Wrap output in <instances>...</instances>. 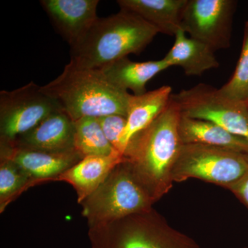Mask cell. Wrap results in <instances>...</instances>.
Here are the masks:
<instances>
[{
    "instance_id": "14",
    "label": "cell",
    "mask_w": 248,
    "mask_h": 248,
    "mask_svg": "<svg viewBox=\"0 0 248 248\" xmlns=\"http://www.w3.org/2000/svg\"><path fill=\"white\" fill-rule=\"evenodd\" d=\"M123 160L124 156L119 153L107 156H86L61 174L56 181L71 184L76 190L80 203L102 185L112 170Z\"/></svg>"
},
{
    "instance_id": "2",
    "label": "cell",
    "mask_w": 248,
    "mask_h": 248,
    "mask_svg": "<svg viewBox=\"0 0 248 248\" xmlns=\"http://www.w3.org/2000/svg\"><path fill=\"white\" fill-rule=\"evenodd\" d=\"M158 31L130 11L120 9L107 17H98L93 27L71 47V63L99 69L112 62L141 53Z\"/></svg>"
},
{
    "instance_id": "15",
    "label": "cell",
    "mask_w": 248,
    "mask_h": 248,
    "mask_svg": "<svg viewBox=\"0 0 248 248\" xmlns=\"http://www.w3.org/2000/svg\"><path fill=\"white\" fill-rule=\"evenodd\" d=\"M169 68L170 67L164 58L156 61L138 62L124 58L99 69L109 83L117 89L124 92L130 90L134 95H141L147 92V83Z\"/></svg>"
},
{
    "instance_id": "1",
    "label": "cell",
    "mask_w": 248,
    "mask_h": 248,
    "mask_svg": "<svg viewBox=\"0 0 248 248\" xmlns=\"http://www.w3.org/2000/svg\"><path fill=\"white\" fill-rule=\"evenodd\" d=\"M181 113L169 106L129 142L124 158L156 202L172 187V171L183 146L179 133Z\"/></svg>"
},
{
    "instance_id": "18",
    "label": "cell",
    "mask_w": 248,
    "mask_h": 248,
    "mask_svg": "<svg viewBox=\"0 0 248 248\" xmlns=\"http://www.w3.org/2000/svg\"><path fill=\"white\" fill-rule=\"evenodd\" d=\"M179 133L183 144H202L248 154V140L208 121L181 115Z\"/></svg>"
},
{
    "instance_id": "3",
    "label": "cell",
    "mask_w": 248,
    "mask_h": 248,
    "mask_svg": "<svg viewBox=\"0 0 248 248\" xmlns=\"http://www.w3.org/2000/svg\"><path fill=\"white\" fill-rule=\"evenodd\" d=\"M41 90L73 121L110 115L126 117L132 95L112 86L100 69L81 68L71 62Z\"/></svg>"
},
{
    "instance_id": "13",
    "label": "cell",
    "mask_w": 248,
    "mask_h": 248,
    "mask_svg": "<svg viewBox=\"0 0 248 248\" xmlns=\"http://www.w3.org/2000/svg\"><path fill=\"white\" fill-rule=\"evenodd\" d=\"M172 94L170 86H163L141 95L132 94L127 112L126 125L121 141L123 156L130 140L164 112L169 106Z\"/></svg>"
},
{
    "instance_id": "19",
    "label": "cell",
    "mask_w": 248,
    "mask_h": 248,
    "mask_svg": "<svg viewBox=\"0 0 248 248\" xmlns=\"http://www.w3.org/2000/svg\"><path fill=\"white\" fill-rule=\"evenodd\" d=\"M74 126L75 150L82 159L86 156H107L119 153L108 141L97 118L82 117L74 121Z\"/></svg>"
},
{
    "instance_id": "23",
    "label": "cell",
    "mask_w": 248,
    "mask_h": 248,
    "mask_svg": "<svg viewBox=\"0 0 248 248\" xmlns=\"http://www.w3.org/2000/svg\"><path fill=\"white\" fill-rule=\"evenodd\" d=\"M227 190L231 191L248 208V172L237 182L230 186Z\"/></svg>"
},
{
    "instance_id": "7",
    "label": "cell",
    "mask_w": 248,
    "mask_h": 248,
    "mask_svg": "<svg viewBox=\"0 0 248 248\" xmlns=\"http://www.w3.org/2000/svg\"><path fill=\"white\" fill-rule=\"evenodd\" d=\"M170 100L181 115L213 122L248 140V103L226 97L219 89L205 84L172 94Z\"/></svg>"
},
{
    "instance_id": "22",
    "label": "cell",
    "mask_w": 248,
    "mask_h": 248,
    "mask_svg": "<svg viewBox=\"0 0 248 248\" xmlns=\"http://www.w3.org/2000/svg\"><path fill=\"white\" fill-rule=\"evenodd\" d=\"M97 119L108 141L116 151L122 155L121 141L126 125V117L120 115H110Z\"/></svg>"
},
{
    "instance_id": "24",
    "label": "cell",
    "mask_w": 248,
    "mask_h": 248,
    "mask_svg": "<svg viewBox=\"0 0 248 248\" xmlns=\"http://www.w3.org/2000/svg\"></svg>"
},
{
    "instance_id": "9",
    "label": "cell",
    "mask_w": 248,
    "mask_h": 248,
    "mask_svg": "<svg viewBox=\"0 0 248 248\" xmlns=\"http://www.w3.org/2000/svg\"><path fill=\"white\" fill-rule=\"evenodd\" d=\"M234 0H187L182 15V30L215 51L231 46Z\"/></svg>"
},
{
    "instance_id": "17",
    "label": "cell",
    "mask_w": 248,
    "mask_h": 248,
    "mask_svg": "<svg viewBox=\"0 0 248 248\" xmlns=\"http://www.w3.org/2000/svg\"><path fill=\"white\" fill-rule=\"evenodd\" d=\"M174 38V45L164 58L170 67H181L186 76H200L219 66L215 51L210 46L187 37L182 30Z\"/></svg>"
},
{
    "instance_id": "12",
    "label": "cell",
    "mask_w": 248,
    "mask_h": 248,
    "mask_svg": "<svg viewBox=\"0 0 248 248\" xmlns=\"http://www.w3.org/2000/svg\"><path fill=\"white\" fill-rule=\"evenodd\" d=\"M74 121L64 111L59 110L14 141L4 143H14L16 146L40 151L60 153L74 150Z\"/></svg>"
},
{
    "instance_id": "21",
    "label": "cell",
    "mask_w": 248,
    "mask_h": 248,
    "mask_svg": "<svg viewBox=\"0 0 248 248\" xmlns=\"http://www.w3.org/2000/svg\"><path fill=\"white\" fill-rule=\"evenodd\" d=\"M219 91L230 99L248 102V22L245 27L242 50L234 74Z\"/></svg>"
},
{
    "instance_id": "20",
    "label": "cell",
    "mask_w": 248,
    "mask_h": 248,
    "mask_svg": "<svg viewBox=\"0 0 248 248\" xmlns=\"http://www.w3.org/2000/svg\"><path fill=\"white\" fill-rule=\"evenodd\" d=\"M38 184L11 160L0 158V213L28 187Z\"/></svg>"
},
{
    "instance_id": "4",
    "label": "cell",
    "mask_w": 248,
    "mask_h": 248,
    "mask_svg": "<svg viewBox=\"0 0 248 248\" xmlns=\"http://www.w3.org/2000/svg\"><path fill=\"white\" fill-rule=\"evenodd\" d=\"M92 248H201L154 208L89 226Z\"/></svg>"
},
{
    "instance_id": "8",
    "label": "cell",
    "mask_w": 248,
    "mask_h": 248,
    "mask_svg": "<svg viewBox=\"0 0 248 248\" xmlns=\"http://www.w3.org/2000/svg\"><path fill=\"white\" fill-rule=\"evenodd\" d=\"M59 110L57 103L32 81L14 91H1L0 142L14 141Z\"/></svg>"
},
{
    "instance_id": "11",
    "label": "cell",
    "mask_w": 248,
    "mask_h": 248,
    "mask_svg": "<svg viewBox=\"0 0 248 248\" xmlns=\"http://www.w3.org/2000/svg\"><path fill=\"white\" fill-rule=\"evenodd\" d=\"M98 0H42L54 27L70 46L82 39L98 19Z\"/></svg>"
},
{
    "instance_id": "10",
    "label": "cell",
    "mask_w": 248,
    "mask_h": 248,
    "mask_svg": "<svg viewBox=\"0 0 248 248\" xmlns=\"http://www.w3.org/2000/svg\"><path fill=\"white\" fill-rule=\"evenodd\" d=\"M0 158L11 160L38 184L56 180L82 159L76 150L49 152L0 142Z\"/></svg>"
},
{
    "instance_id": "5",
    "label": "cell",
    "mask_w": 248,
    "mask_h": 248,
    "mask_svg": "<svg viewBox=\"0 0 248 248\" xmlns=\"http://www.w3.org/2000/svg\"><path fill=\"white\" fill-rule=\"evenodd\" d=\"M155 203L124 158L102 185L79 204L89 227L150 210Z\"/></svg>"
},
{
    "instance_id": "6",
    "label": "cell",
    "mask_w": 248,
    "mask_h": 248,
    "mask_svg": "<svg viewBox=\"0 0 248 248\" xmlns=\"http://www.w3.org/2000/svg\"><path fill=\"white\" fill-rule=\"evenodd\" d=\"M248 172V154L202 144H183L172 180L197 179L228 189Z\"/></svg>"
},
{
    "instance_id": "25",
    "label": "cell",
    "mask_w": 248,
    "mask_h": 248,
    "mask_svg": "<svg viewBox=\"0 0 248 248\" xmlns=\"http://www.w3.org/2000/svg\"></svg>"
},
{
    "instance_id": "16",
    "label": "cell",
    "mask_w": 248,
    "mask_h": 248,
    "mask_svg": "<svg viewBox=\"0 0 248 248\" xmlns=\"http://www.w3.org/2000/svg\"><path fill=\"white\" fill-rule=\"evenodd\" d=\"M187 0H119L120 9L138 15L158 32L175 36L182 30V15Z\"/></svg>"
}]
</instances>
